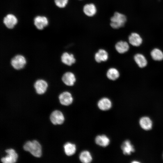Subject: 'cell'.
<instances>
[{
  "instance_id": "cell-4",
  "label": "cell",
  "mask_w": 163,
  "mask_h": 163,
  "mask_svg": "<svg viewBox=\"0 0 163 163\" xmlns=\"http://www.w3.org/2000/svg\"><path fill=\"white\" fill-rule=\"evenodd\" d=\"M33 86L35 92L37 94L42 95L47 91L49 84L46 80L42 78H39L34 82Z\"/></svg>"
},
{
  "instance_id": "cell-25",
  "label": "cell",
  "mask_w": 163,
  "mask_h": 163,
  "mask_svg": "<svg viewBox=\"0 0 163 163\" xmlns=\"http://www.w3.org/2000/svg\"><path fill=\"white\" fill-rule=\"evenodd\" d=\"M69 0H54L56 6L59 8H63L67 5Z\"/></svg>"
},
{
  "instance_id": "cell-8",
  "label": "cell",
  "mask_w": 163,
  "mask_h": 163,
  "mask_svg": "<svg viewBox=\"0 0 163 163\" xmlns=\"http://www.w3.org/2000/svg\"><path fill=\"white\" fill-rule=\"evenodd\" d=\"M61 79L65 85L69 86H73L76 81L75 75L71 72H66L64 73L62 75Z\"/></svg>"
},
{
  "instance_id": "cell-19",
  "label": "cell",
  "mask_w": 163,
  "mask_h": 163,
  "mask_svg": "<svg viewBox=\"0 0 163 163\" xmlns=\"http://www.w3.org/2000/svg\"><path fill=\"white\" fill-rule=\"evenodd\" d=\"M115 48L118 53L123 54L128 50L129 46L126 42L120 41L116 43L115 45Z\"/></svg>"
},
{
  "instance_id": "cell-18",
  "label": "cell",
  "mask_w": 163,
  "mask_h": 163,
  "mask_svg": "<svg viewBox=\"0 0 163 163\" xmlns=\"http://www.w3.org/2000/svg\"><path fill=\"white\" fill-rule=\"evenodd\" d=\"M95 141L98 145L104 147H106L110 144L109 138L106 135H99L96 136Z\"/></svg>"
},
{
  "instance_id": "cell-13",
  "label": "cell",
  "mask_w": 163,
  "mask_h": 163,
  "mask_svg": "<svg viewBox=\"0 0 163 163\" xmlns=\"http://www.w3.org/2000/svg\"><path fill=\"white\" fill-rule=\"evenodd\" d=\"M129 42L133 46H138L142 43V39L141 36L138 33L133 32L129 36Z\"/></svg>"
},
{
  "instance_id": "cell-2",
  "label": "cell",
  "mask_w": 163,
  "mask_h": 163,
  "mask_svg": "<svg viewBox=\"0 0 163 163\" xmlns=\"http://www.w3.org/2000/svg\"><path fill=\"white\" fill-rule=\"evenodd\" d=\"M27 63V60L23 55L18 53L11 58L10 64L12 68L16 70H20L23 69Z\"/></svg>"
},
{
  "instance_id": "cell-9",
  "label": "cell",
  "mask_w": 163,
  "mask_h": 163,
  "mask_svg": "<svg viewBox=\"0 0 163 163\" xmlns=\"http://www.w3.org/2000/svg\"><path fill=\"white\" fill-rule=\"evenodd\" d=\"M34 23L37 29L41 30L48 25V20L45 16L38 15L34 18Z\"/></svg>"
},
{
  "instance_id": "cell-6",
  "label": "cell",
  "mask_w": 163,
  "mask_h": 163,
  "mask_svg": "<svg viewBox=\"0 0 163 163\" xmlns=\"http://www.w3.org/2000/svg\"><path fill=\"white\" fill-rule=\"evenodd\" d=\"M5 152L7 155L5 157L1 159V161L3 163H14L17 160L18 155L15 150L12 149H8L5 150Z\"/></svg>"
},
{
  "instance_id": "cell-28",
  "label": "cell",
  "mask_w": 163,
  "mask_h": 163,
  "mask_svg": "<svg viewBox=\"0 0 163 163\" xmlns=\"http://www.w3.org/2000/svg\"></svg>"
},
{
  "instance_id": "cell-1",
  "label": "cell",
  "mask_w": 163,
  "mask_h": 163,
  "mask_svg": "<svg viewBox=\"0 0 163 163\" xmlns=\"http://www.w3.org/2000/svg\"><path fill=\"white\" fill-rule=\"evenodd\" d=\"M126 16L123 14L115 12L110 19V25L112 28L117 29L123 27L127 21Z\"/></svg>"
},
{
  "instance_id": "cell-20",
  "label": "cell",
  "mask_w": 163,
  "mask_h": 163,
  "mask_svg": "<svg viewBox=\"0 0 163 163\" xmlns=\"http://www.w3.org/2000/svg\"><path fill=\"white\" fill-rule=\"evenodd\" d=\"M64 149L66 154L68 156L73 155L76 150V146L74 144L67 142L64 145Z\"/></svg>"
},
{
  "instance_id": "cell-12",
  "label": "cell",
  "mask_w": 163,
  "mask_h": 163,
  "mask_svg": "<svg viewBox=\"0 0 163 163\" xmlns=\"http://www.w3.org/2000/svg\"><path fill=\"white\" fill-rule=\"evenodd\" d=\"M83 11L85 15L88 17H91L94 16L96 14L97 9L94 4L88 3L86 4L83 6Z\"/></svg>"
},
{
  "instance_id": "cell-21",
  "label": "cell",
  "mask_w": 163,
  "mask_h": 163,
  "mask_svg": "<svg viewBox=\"0 0 163 163\" xmlns=\"http://www.w3.org/2000/svg\"><path fill=\"white\" fill-rule=\"evenodd\" d=\"M134 59L140 68H143L146 66L147 64V60L145 57L142 54L138 53L134 56Z\"/></svg>"
},
{
  "instance_id": "cell-5",
  "label": "cell",
  "mask_w": 163,
  "mask_h": 163,
  "mask_svg": "<svg viewBox=\"0 0 163 163\" xmlns=\"http://www.w3.org/2000/svg\"><path fill=\"white\" fill-rule=\"evenodd\" d=\"M16 16L12 14H7L3 19V23L5 27L9 29L13 28L18 23Z\"/></svg>"
},
{
  "instance_id": "cell-10",
  "label": "cell",
  "mask_w": 163,
  "mask_h": 163,
  "mask_svg": "<svg viewBox=\"0 0 163 163\" xmlns=\"http://www.w3.org/2000/svg\"><path fill=\"white\" fill-rule=\"evenodd\" d=\"M50 119L51 122L54 125L61 124L65 120L63 113L58 110L53 111L50 115Z\"/></svg>"
},
{
  "instance_id": "cell-14",
  "label": "cell",
  "mask_w": 163,
  "mask_h": 163,
  "mask_svg": "<svg viewBox=\"0 0 163 163\" xmlns=\"http://www.w3.org/2000/svg\"><path fill=\"white\" fill-rule=\"evenodd\" d=\"M97 106L101 110L106 111L111 107L112 104L110 100L107 97H103L98 102Z\"/></svg>"
},
{
  "instance_id": "cell-24",
  "label": "cell",
  "mask_w": 163,
  "mask_h": 163,
  "mask_svg": "<svg viewBox=\"0 0 163 163\" xmlns=\"http://www.w3.org/2000/svg\"><path fill=\"white\" fill-rule=\"evenodd\" d=\"M152 59L156 61H161L163 59V53L160 49L155 48L151 52Z\"/></svg>"
},
{
  "instance_id": "cell-11",
  "label": "cell",
  "mask_w": 163,
  "mask_h": 163,
  "mask_svg": "<svg viewBox=\"0 0 163 163\" xmlns=\"http://www.w3.org/2000/svg\"><path fill=\"white\" fill-rule=\"evenodd\" d=\"M60 61L63 64L69 66H72L75 62V59L74 55L67 52H64L61 55Z\"/></svg>"
},
{
  "instance_id": "cell-27",
  "label": "cell",
  "mask_w": 163,
  "mask_h": 163,
  "mask_svg": "<svg viewBox=\"0 0 163 163\" xmlns=\"http://www.w3.org/2000/svg\"><path fill=\"white\" fill-rule=\"evenodd\" d=\"M79 0V1H81V0Z\"/></svg>"
},
{
  "instance_id": "cell-26",
  "label": "cell",
  "mask_w": 163,
  "mask_h": 163,
  "mask_svg": "<svg viewBox=\"0 0 163 163\" xmlns=\"http://www.w3.org/2000/svg\"><path fill=\"white\" fill-rule=\"evenodd\" d=\"M132 163H139V162L138 161H133L132 162Z\"/></svg>"
},
{
  "instance_id": "cell-17",
  "label": "cell",
  "mask_w": 163,
  "mask_h": 163,
  "mask_svg": "<svg viewBox=\"0 0 163 163\" xmlns=\"http://www.w3.org/2000/svg\"><path fill=\"white\" fill-rule=\"evenodd\" d=\"M108 58V54L104 50L99 49L94 55V59L98 63L106 61Z\"/></svg>"
},
{
  "instance_id": "cell-22",
  "label": "cell",
  "mask_w": 163,
  "mask_h": 163,
  "mask_svg": "<svg viewBox=\"0 0 163 163\" xmlns=\"http://www.w3.org/2000/svg\"><path fill=\"white\" fill-rule=\"evenodd\" d=\"M80 160L83 163H89L92 160V157L90 152L87 150L82 151L79 155Z\"/></svg>"
},
{
  "instance_id": "cell-16",
  "label": "cell",
  "mask_w": 163,
  "mask_h": 163,
  "mask_svg": "<svg viewBox=\"0 0 163 163\" xmlns=\"http://www.w3.org/2000/svg\"><path fill=\"white\" fill-rule=\"evenodd\" d=\"M140 127L145 130L151 129L152 126V122L149 117L145 116L142 117L139 120Z\"/></svg>"
},
{
  "instance_id": "cell-15",
  "label": "cell",
  "mask_w": 163,
  "mask_h": 163,
  "mask_svg": "<svg viewBox=\"0 0 163 163\" xmlns=\"http://www.w3.org/2000/svg\"><path fill=\"white\" fill-rule=\"evenodd\" d=\"M121 149L123 154L125 155H130L135 151V149L131 142L126 140L124 141L121 145Z\"/></svg>"
},
{
  "instance_id": "cell-23",
  "label": "cell",
  "mask_w": 163,
  "mask_h": 163,
  "mask_svg": "<svg viewBox=\"0 0 163 163\" xmlns=\"http://www.w3.org/2000/svg\"><path fill=\"white\" fill-rule=\"evenodd\" d=\"M106 75L107 78L109 79L114 81L119 78L120 76V73L117 69L111 68L108 69Z\"/></svg>"
},
{
  "instance_id": "cell-3",
  "label": "cell",
  "mask_w": 163,
  "mask_h": 163,
  "mask_svg": "<svg viewBox=\"0 0 163 163\" xmlns=\"http://www.w3.org/2000/svg\"><path fill=\"white\" fill-rule=\"evenodd\" d=\"M24 150L29 152L33 155L40 157L41 155V147L40 143L36 140L28 141L23 146Z\"/></svg>"
},
{
  "instance_id": "cell-7",
  "label": "cell",
  "mask_w": 163,
  "mask_h": 163,
  "mask_svg": "<svg viewBox=\"0 0 163 163\" xmlns=\"http://www.w3.org/2000/svg\"><path fill=\"white\" fill-rule=\"evenodd\" d=\"M58 98L60 104L65 106L70 105L73 101L72 94L68 91H64L61 93L59 95Z\"/></svg>"
}]
</instances>
